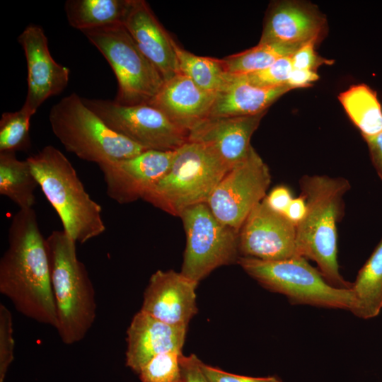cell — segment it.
<instances>
[{"label":"cell","instance_id":"cell-13","mask_svg":"<svg viewBox=\"0 0 382 382\" xmlns=\"http://www.w3.org/2000/svg\"><path fill=\"white\" fill-rule=\"evenodd\" d=\"M175 151L145 150L129 158L98 164L108 197L119 204L143 199L168 172Z\"/></svg>","mask_w":382,"mask_h":382},{"label":"cell","instance_id":"cell-1","mask_svg":"<svg viewBox=\"0 0 382 382\" xmlns=\"http://www.w3.org/2000/svg\"><path fill=\"white\" fill-rule=\"evenodd\" d=\"M0 293L25 317L57 329L47 241L33 209H19L12 217L0 260Z\"/></svg>","mask_w":382,"mask_h":382},{"label":"cell","instance_id":"cell-31","mask_svg":"<svg viewBox=\"0 0 382 382\" xmlns=\"http://www.w3.org/2000/svg\"><path fill=\"white\" fill-rule=\"evenodd\" d=\"M15 341L11 311L0 303V382H4L14 359Z\"/></svg>","mask_w":382,"mask_h":382},{"label":"cell","instance_id":"cell-14","mask_svg":"<svg viewBox=\"0 0 382 382\" xmlns=\"http://www.w3.org/2000/svg\"><path fill=\"white\" fill-rule=\"evenodd\" d=\"M18 39L28 69V91L21 109L33 115L47 99L66 88L70 70L52 58L47 36L40 26L28 25Z\"/></svg>","mask_w":382,"mask_h":382},{"label":"cell","instance_id":"cell-34","mask_svg":"<svg viewBox=\"0 0 382 382\" xmlns=\"http://www.w3.org/2000/svg\"><path fill=\"white\" fill-rule=\"evenodd\" d=\"M182 382H209L200 367V360L195 354L180 358Z\"/></svg>","mask_w":382,"mask_h":382},{"label":"cell","instance_id":"cell-24","mask_svg":"<svg viewBox=\"0 0 382 382\" xmlns=\"http://www.w3.org/2000/svg\"><path fill=\"white\" fill-rule=\"evenodd\" d=\"M352 290L355 299L352 313L363 319L376 317L382 310V238L359 270Z\"/></svg>","mask_w":382,"mask_h":382},{"label":"cell","instance_id":"cell-7","mask_svg":"<svg viewBox=\"0 0 382 382\" xmlns=\"http://www.w3.org/2000/svg\"><path fill=\"white\" fill-rule=\"evenodd\" d=\"M238 264L250 277L270 291L285 295L294 305H310L354 311L352 289L330 284L318 270L303 257L262 260L241 257Z\"/></svg>","mask_w":382,"mask_h":382},{"label":"cell","instance_id":"cell-20","mask_svg":"<svg viewBox=\"0 0 382 382\" xmlns=\"http://www.w3.org/2000/svg\"><path fill=\"white\" fill-rule=\"evenodd\" d=\"M215 95L208 93L179 73L166 81L149 103L162 111L173 122L185 130L209 116Z\"/></svg>","mask_w":382,"mask_h":382},{"label":"cell","instance_id":"cell-25","mask_svg":"<svg viewBox=\"0 0 382 382\" xmlns=\"http://www.w3.org/2000/svg\"><path fill=\"white\" fill-rule=\"evenodd\" d=\"M349 117L363 137L382 132V108L376 93L366 84H357L338 97Z\"/></svg>","mask_w":382,"mask_h":382},{"label":"cell","instance_id":"cell-2","mask_svg":"<svg viewBox=\"0 0 382 382\" xmlns=\"http://www.w3.org/2000/svg\"><path fill=\"white\" fill-rule=\"evenodd\" d=\"M306 212L296 224L298 255L311 259L332 286L351 289L340 273L337 262V222L343 209V197L350 184L343 178L304 175L299 180Z\"/></svg>","mask_w":382,"mask_h":382},{"label":"cell","instance_id":"cell-23","mask_svg":"<svg viewBox=\"0 0 382 382\" xmlns=\"http://www.w3.org/2000/svg\"><path fill=\"white\" fill-rule=\"evenodd\" d=\"M38 183L27 161L19 160L16 152H0V194L19 209H33Z\"/></svg>","mask_w":382,"mask_h":382},{"label":"cell","instance_id":"cell-16","mask_svg":"<svg viewBox=\"0 0 382 382\" xmlns=\"http://www.w3.org/2000/svg\"><path fill=\"white\" fill-rule=\"evenodd\" d=\"M265 113L208 117L188 131L187 141L206 146L231 169L248 155L252 147L251 137Z\"/></svg>","mask_w":382,"mask_h":382},{"label":"cell","instance_id":"cell-33","mask_svg":"<svg viewBox=\"0 0 382 382\" xmlns=\"http://www.w3.org/2000/svg\"><path fill=\"white\" fill-rule=\"evenodd\" d=\"M317 40H312L305 43L291 55L294 69L316 71L320 65L327 63V61L319 57L315 51Z\"/></svg>","mask_w":382,"mask_h":382},{"label":"cell","instance_id":"cell-11","mask_svg":"<svg viewBox=\"0 0 382 382\" xmlns=\"http://www.w3.org/2000/svg\"><path fill=\"white\" fill-rule=\"evenodd\" d=\"M270 183L268 166L252 146L222 178L207 204L220 222L239 233L248 214L267 196Z\"/></svg>","mask_w":382,"mask_h":382},{"label":"cell","instance_id":"cell-21","mask_svg":"<svg viewBox=\"0 0 382 382\" xmlns=\"http://www.w3.org/2000/svg\"><path fill=\"white\" fill-rule=\"evenodd\" d=\"M291 90L284 85L261 88L252 85L242 74H229L223 88L216 93L209 117H239L260 114L282 95Z\"/></svg>","mask_w":382,"mask_h":382},{"label":"cell","instance_id":"cell-35","mask_svg":"<svg viewBox=\"0 0 382 382\" xmlns=\"http://www.w3.org/2000/svg\"><path fill=\"white\" fill-rule=\"evenodd\" d=\"M293 199L290 190L285 186H277L265 197L267 204L274 211L284 214Z\"/></svg>","mask_w":382,"mask_h":382},{"label":"cell","instance_id":"cell-29","mask_svg":"<svg viewBox=\"0 0 382 382\" xmlns=\"http://www.w3.org/2000/svg\"><path fill=\"white\" fill-rule=\"evenodd\" d=\"M182 352H168L152 358L139 371L141 382H182Z\"/></svg>","mask_w":382,"mask_h":382},{"label":"cell","instance_id":"cell-12","mask_svg":"<svg viewBox=\"0 0 382 382\" xmlns=\"http://www.w3.org/2000/svg\"><path fill=\"white\" fill-rule=\"evenodd\" d=\"M296 225L272 210L265 198L248 214L238 233V251L243 257L282 260L296 257Z\"/></svg>","mask_w":382,"mask_h":382},{"label":"cell","instance_id":"cell-37","mask_svg":"<svg viewBox=\"0 0 382 382\" xmlns=\"http://www.w3.org/2000/svg\"><path fill=\"white\" fill-rule=\"evenodd\" d=\"M363 137L367 144L372 163L382 179V132Z\"/></svg>","mask_w":382,"mask_h":382},{"label":"cell","instance_id":"cell-5","mask_svg":"<svg viewBox=\"0 0 382 382\" xmlns=\"http://www.w3.org/2000/svg\"><path fill=\"white\" fill-rule=\"evenodd\" d=\"M229 170L210 149L187 141L176 149L169 170L143 199L167 213L180 216L186 209L207 203Z\"/></svg>","mask_w":382,"mask_h":382},{"label":"cell","instance_id":"cell-30","mask_svg":"<svg viewBox=\"0 0 382 382\" xmlns=\"http://www.w3.org/2000/svg\"><path fill=\"white\" fill-rule=\"evenodd\" d=\"M293 69L290 55L279 58L261 71L242 75L255 86L274 88L286 85Z\"/></svg>","mask_w":382,"mask_h":382},{"label":"cell","instance_id":"cell-3","mask_svg":"<svg viewBox=\"0 0 382 382\" xmlns=\"http://www.w3.org/2000/svg\"><path fill=\"white\" fill-rule=\"evenodd\" d=\"M27 161L63 230L83 244L105 231L102 207L86 192L69 159L56 147L44 146Z\"/></svg>","mask_w":382,"mask_h":382},{"label":"cell","instance_id":"cell-19","mask_svg":"<svg viewBox=\"0 0 382 382\" xmlns=\"http://www.w3.org/2000/svg\"><path fill=\"white\" fill-rule=\"evenodd\" d=\"M325 23L321 13L310 4L277 1L268 10L259 43L303 45L318 39Z\"/></svg>","mask_w":382,"mask_h":382},{"label":"cell","instance_id":"cell-28","mask_svg":"<svg viewBox=\"0 0 382 382\" xmlns=\"http://www.w3.org/2000/svg\"><path fill=\"white\" fill-rule=\"evenodd\" d=\"M32 116L21 108L2 114L0 120V152L16 153L30 147L29 129Z\"/></svg>","mask_w":382,"mask_h":382},{"label":"cell","instance_id":"cell-4","mask_svg":"<svg viewBox=\"0 0 382 382\" xmlns=\"http://www.w3.org/2000/svg\"><path fill=\"white\" fill-rule=\"evenodd\" d=\"M58 325L65 345L87 335L96 318V293L88 272L76 254V243L63 230L46 238Z\"/></svg>","mask_w":382,"mask_h":382},{"label":"cell","instance_id":"cell-15","mask_svg":"<svg viewBox=\"0 0 382 382\" xmlns=\"http://www.w3.org/2000/svg\"><path fill=\"white\" fill-rule=\"evenodd\" d=\"M197 282L173 270H157L144 293L141 311L168 324L187 326L197 313Z\"/></svg>","mask_w":382,"mask_h":382},{"label":"cell","instance_id":"cell-9","mask_svg":"<svg viewBox=\"0 0 382 382\" xmlns=\"http://www.w3.org/2000/svg\"><path fill=\"white\" fill-rule=\"evenodd\" d=\"M186 235L181 273L198 283L216 268L238 260V232L220 222L207 203L180 215Z\"/></svg>","mask_w":382,"mask_h":382},{"label":"cell","instance_id":"cell-8","mask_svg":"<svg viewBox=\"0 0 382 382\" xmlns=\"http://www.w3.org/2000/svg\"><path fill=\"white\" fill-rule=\"evenodd\" d=\"M107 60L117 81L113 101L122 105L149 104L165 80L141 52L122 23L81 31Z\"/></svg>","mask_w":382,"mask_h":382},{"label":"cell","instance_id":"cell-18","mask_svg":"<svg viewBox=\"0 0 382 382\" xmlns=\"http://www.w3.org/2000/svg\"><path fill=\"white\" fill-rule=\"evenodd\" d=\"M123 25L165 81L180 73L173 39L145 1L130 0Z\"/></svg>","mask_w":382,"mask_h":382},{"label":"cell","instance_id":"cell-17","mask_svg":"<svg viewBox=\"0 0 382 382\" xmlns=\"http://www.w3.org/2000/svg\"><path fill=\"white\" fill-rule=\"evenodd\" d=\"M187 326L164 323L139 311L127 330L126 365L136 374L154 357L168 352H182Z\"/></svg>","mask_w":382,"mask_h":382},{"label":"cell","instance_id":"cell-6","mask_svg":"<svg viewBox=\"0 0 382 382\" xmlns=\"http://www.w3.org/2000/svg\"><path fill=\"white\" fill-rule=\"evenodd\" d=\"M49 121L53 134L67 151L97 165L129 158L147 150L109 129L75 93L52 107Z\"/></svg>","mask_w":382,"mask_h":382},{"label":"cell","instance_id":"cell-10","mask_svg":"<svg viewBox=\"0 0 382 382\" xmlns=\"http://www.w3.org/2000/svg\"><path fill=\"white\" fill-rule=\"evenodd\" d=\"M82 100L109 129L147 150L174 151L187 141V132L149 104L122 105L110 100Z\"/></svg>","mask_w":382,"mask_h":382},{"label":"cell","instance_id":"cell-36","mask_svg":"<svg viewBox=\"0 0 382 382\" xmlns=\"http://www.w3.org/2000/svg\"><path fill=\"white\" fill-rule=\"evenodd\" d=\"M318 77L316 71L293 69L286 85L291 89L305 88L311 86V83L318 80Z\"/></svg>","mask_w":382,"mask_h":382},{"label":"cell","instance_id":"cell-22","mask_svg":"<svg viewBox=\"0 0 382 382\" xmlns=\"http://www.w3.org/2000/svg\"><path fill=\"white\" fill-rule=\"evenodd\" d=\"M130 0H68L64 11L69 25L83 31L122 23Z\"/></svg>","mask_w":382,"mask_h":382},{"label":"cell","instance_id":"cell-38","mask_svg":"<svg viewBox=\"0 0 382 382\" xmlns=\"http://www.w3.org/2000/svg\"><path fill=\"white\" fill-rule=\"evenodd\" d=\"M306 212V202L304 197L294 198L291 200L284 215L296 225L304 217Z\"/></svg>","mask_w":382,"mask_h":382},{"label":"cell","instance_id":"cell-32","mask_svg":"<svg viewBox=\"0 0 382 382\" xmlns=\"http://www.w3.org/2000/svg\"><path fill=\"white\" fill-rule=\"evenodd\" d=\"M200 367L209 382H282L274 376L252 377L236 375L209 366L200 361Z\"/></svg>","mask_w":382,"mask_h":382},{"label":"cell","instance_id":"cell-26","mask_svg":"<svg viewBox=\"0 0 382 382\" xmlns=\"http://www.w3.org/2000/svg\"><path fill=\"white\" fill-rule=\"evenodd\" d=\"M173 45L180 73L201 89L216 95L226 83L229 74L222 59L195 55L182 48L174 40Z\"/></svg>","mask_w":382,"mask_h":382},{"label":"cell","instance_id":"cell-27","mask_svg":"<svg viewBox=\"0 0 382 382\" xmlns=\"http://www.w3.org/2000/svg\"><path fill=\"white\" fill-rule=\"evenodd\" d=\"M301 46L258 43L249 50L228 56L222 61L228 74H248L268 67L281 57L292 55Z\"/></svg>","mask_w":382,"mask_h":382}]
</instances>
